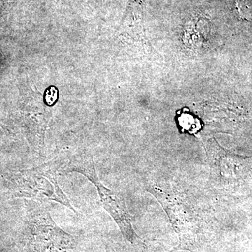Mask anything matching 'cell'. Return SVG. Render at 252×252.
Masks as SVG:
<instances>
[{"mask_svg": "<svg viewBox=\"0 0 252 252\" xmlns=\"http://www.w3.org/2000/svg\"><path fill=\"white\" fill-rule=\"evenodd\" d=\"M60 172L63 174L78 172L89 179L95 186L102 206L117 222L124 238L132 244L138 242V236L132 228L130 215L125 204L117 194L104 187L99 181L93 157L87 154L63 157Z\"/></svg>", "mask_w": 252, "mask_h": 252, "instance_id": "1", "label": "cell"}, {"mask_svg": "<svg viewBox=\"0 0 252 252\" xmlns=\"http://www.w3.org/2000/svg\"><path fill=\"white\" fill-rule=\"evenodd\" d=\"M59 157L31 170L23 172L21 180V191L29 198L39 201H55L76 212L60 187L58 175L59 173Z\"/></svg>", "mask_w": 252, "mask_h": 252, "instance_id": "2", "label": "cell"}, {"mask_svg": "<svg viewBox=\"0 0 252 252\" xmlns=\"http://www.w3.org/2000/svg\"><path fill=\"white\" fill-rule=\"evenodd\" d=\"M32 238L37 252H67L75 243L72 235L54 223L48 212L37 215L32 228Z\"/></svg>", "mask_w": 252, "mask_h": 252, "instance_id": "3", "label": "cell"}, {"mask_svg": "<svg viewBox=\"0 0 252 252\" xmlns=\"http://www.w3.org/2000/svg\"><path fill=\"white\" fill-rule=\"evenodd\" d=\"M50 94L46 93V101L48 104L51 105L54 103L57 99V91L55 90L54 88H51V89L49 90Z\"/></svg>", "mask_w": 252, "mask_h": 252, "instance_id": "4", "label": "cell"}]
</instances>
